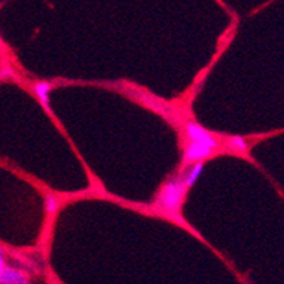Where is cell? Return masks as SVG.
Wrapping results in <instances>:
<instances>
[{"instance_id": "6da1fadb", "label": "cell", "mask_w": 284, "mask_h": 284, "mask_svg": "<svg viewBox=\"0 0 284 284\" xmlns=\"http://www.w3.org/2000/svg\"><path fill=\"white\" fill-rule=\"evenodd\" d=\"M188 190L190 188L185 181V172L174 175L161 185L151 205L153 211L171 219L174 222L184 224L181 211H182V205L185 201Z\"/></svg>"}, {"instance_id": "7a4b0ae2", "label": "cell", "mask_w": 284, "mask_h": 284, "mask_svg": "<svg viewBox=\"0 0 284 284\" xmlns=\"http://www.w3.org/2000/svg\"><path fill=\"white\" fill-rule=\"evenodd\" d=\"M127 93H129V97L130 98L136 99L139 104H142V105L149 108L151 111H154V112L165 116L167 120H172L174 118H177V113H175L172 106L167 105L164 101H161V99H158V98L150 95L149 92H146V90L139 89V88H129V92H127Z\"/></svg>"}, {"instance_id": "3957f363", "label": "cell", "mask_w": 284, "mask_h": 284, "mask_svg": "<svg viewBox=\"0 0 284 284\" xmlns=\"http://www.w3.org/2000/svg\"><path fill=\"white\" fill-rule=\"evenodd\" d=\"M184 132H185V137L188 140L205 143L215 150H219V147H221V140L218 139L217 136L212 135L205 127H202L200 123H197L194 120H188L185 123V127H184Z\"/></svg>"}, {"instance_id": "277c9868", "label": "cell", "mask_w": 284, "mask_h": 284, "mask_svg": "<svg viewBox=\"0 0 284 284\" xmlns=\"http://www.w3.org/2000/svg\"><path fill=\"white\" fill-rule=\"evenodd\" d=\"M217 150L212 149L211 146L201 142H193L188 140L185 150H184V157H182V163L184 165L193 164L197 161H205L207 158L212 157L215 154Z\"/></svg>"}, {"instance_id": "5b68a950", "label": "cell", "mask_w": 284, "mask_h": 284, "mask_svg": "<svg viewBox=\"0 0 284 284\" xmlns=\"http://www.w3.org/2000/svg\"><path fill=\"white\" fill-rule=\"evenodd\" d=\"M29 281L30 276L20 269L5 266L0 270V284H27Z\"/></svg>"}, {"instance_id": "8992f818", "label": "cell", "mask_w": 284, "mask_h": 284, "mask_svg": "<svg viewBox=\"0 0 284 284\" xmlns=\"http://www.w3.org/2000/svg\"><path fill=\"white\" fill-rule=\"evenodd\" d=\"M221 144H224L229 151L236 154H247L250 149V142L242 136H228L225 137L224 142H221Z\"/></svg>"}, {"instance_id": "52a82bcc", "label": "cell", "mask_w": 284, "mask_h": 284, "mask_svg": "<svg viewBox=\"0 0 284 284\" xmlns=\"http://www.w3.org/2000/svg\"><path fill=\"white\" fill-rule=\"evenodd\" d=\"M51 89H53V85L45 81H38L33 86L34 95L37 97L38 102L43 105L45 111H50V90Z\"/></svg>"}, {"instance_id": "ba28073f", "label": "cell", "mask_w": 284, "mask_h": 284, "mask_svg": "<svg viewBox=\"0 0 284 284\" xmlns=\"http://www.w3.org/2000/svg\"><path fill=\"white\" fill-rule=\"evenodd\" d=\"M202 170H204V161H197L193 163V167L190 168V171L185 172V181H187L188 188H191L197 182V179L200 178Z\"/></svg>"}, {"instance_id": "9c48e42d", "label": "cell", "mask_w": 284, "mask_h": 284, "mask_svg": "<svg viewBox=\"0 0 284 284\" xmlns=\"http://www.w3.org/2000/svg\"><path fill=\"white\" fill-rule=\"evenodd\" d=\"M60 208V202H58V198L55 197L54 194L51 193H47L44 195V210H45V214L48 215V217H53L54 214L58 211Z\"/></svg>"}, {"instance_id": "30bf717a", "label": "cell", "mask_w": 284, "mask_h": 284, "mask_svg": "<svg viewBox=\"0 0 284 284\" xmlns=\"http://www.w3.org/2000/svg\"><path fill=\"white\" fill-rule=\"evenodd\" d=\"M0 260H6V257H5V250L2 249V246H0Z\"/></svg>"}, {"instance_id": "8fae6325", "label": "cell", "mask_w": 284, "mask_h": 284, "mask_svg": "<svg viewBox=\"0 0 284 284\" xmlns=\"http://www.w3.org/2000/svg\"><path fill=\"white\" fill-rule=\"evenodd\" d=\"M6 266V260H0V270L3 269Z\"/></svg>"}]
</instances>
